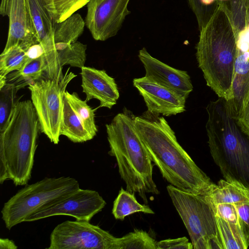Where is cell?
<instances>
[{"instance_id": "cell-33", "label": "cell", "mask_w": 249, "mask_h": 249, "mask_svg": "<svg viewBox=\"0 0 249 249\" xmlns=\"http://www.w3.org/2000/svg\"><path fill=\"white\" fill-rule=\"evenodd\" d=\"M213 206L216 214L238 226V215L235 204L220 203Z\"/></svg>"}, {"instance_id": "cell-31", "label": "cell", "mask_w": 249, "mask_h": 249, "mask_svg": "<svg viewBox=\"0 0 249 249\" xmlns=\"http://www.w3.org/2000/svg\"><path fill=\"white\" fill-rule=\"evenodd\" d=\"M235 205L238 215V226L248 248L249 246V203L236 204Z\"/></svg>"}, {"instance_id": "cell-7", "label": "cell", "mask_w": 249, "mask_h": 249, "mask_svg": "<svg viewBox=\"0 0 249 249\" xmlns=\"http://www.w3.org/2000/svg\"><path fill=\"white\" fill-rule=\"evenodd\" d=\"M167 190L187 229L193 249H221L214 208L206 196L171 184Z\"/></svg>"}, {"instance_id": "cell-12", "label": "cell", "mask_w": 249, "mask_h": 249, "mask_svg": "<svg viewBox=\"0 0 249 249\" xmlns=\"http://www.w3.org/2000/svg\"><path fill=\"white\" fill-rule=\"evenodd\" d=\"M130 0H90L85 21L95 40L105 41L116 35L131 13Z\"/></svg>"}, {"instance_id": "cell-17", "label": "cell", "mask_w": 249, "mask_h": 249, "mask_svg": "<svg viewBox=\"0 0 249 249\" xmlns=\"http://www.w3.org/2000/svg\"><path fill=\"white\" fill-rule=\"evenodd\" d=\"M213 206L220 203H249V188L240 184L220 180L205 195Z\"/></svg>"}, {"instance_id": "cell-2", "label": "cell", "mask_w": 249, "mask_h": 249, "mask_svg": "<svg viewBox=\"0 0 249 249\" xmlns=\"http://www.w3.org/2000/svg\"><path fill=\"white\" fill-rule=\"evenodd\" d=\"M206 110L208 142L214 161L226 180L249 188V135L238 124L226 100L211 101Z\"/></svg>"}, {"instance_id": "cell-3", "label": "cell", "mask_w": 249, "mask_h": 249, "mask_svg": "<svg viewBox=\"0 0 249 249\" xmlns=\"http://www.w3.org/2000/svg\"><path fill=\"white\" fill-rule=\"evenodd\" d=\"M199 31L196 47L198 67L207 86L219 98L231 101L237 47L229 19L218 6Z\"/></svg>"}, {"instance_id": "cell-8", "label": "cell", "mask_w": 249, "mask_h": 249, "mask_svg": "<svg viewBox=\"0 0 249 249\" xmlns=\"http://www.w3.org/2000/svg\"><path fill=\"white\" fill-rule=\"evenodd\" d=\"M70 70L57 79L43 77L28 86L40 131L55 144L61 136L64 94L68 84L77 76Z\"/></svg>"}, {"instance_id": "cell-23", "label": "cell", "mask_w": 249, "mask_h": 249, "mask_svg": "<svg viewBox=\"0 0 249 249\" xmlns=\"http://www.w3.org/2000/svg\"><path fill=\"white\" fill-rule=\"evenodd\" d=\"M215 219L221 249H247L238 225L228 222L216 214Z\"/></svg>"}, {"instance_id": "cell-11", "label": "cell", "mask_w": 249, "mask_h": 249, "mask_svg": "<svg viewBox=\"0 0 249 249\" xmlns=\"http://www.w3.org/2000/svg\"><path fill=\"white\" fill-rule=\"evenodd\" d=\"M30 13L38 42L44 50L46 68L45 76L56 79L62 73L53 39L54 9L52 0H28Z\"/></svg>"}, {"instance_id": "cell-9", "label": "cell", "mask_w": 249, "mask_h": 249, "mask_svg": "<svg viewBox=\"0 0 249 249\" xmlns=\"http://www.w3.org/2000/svg\"><path fill=\"white\" fill-rule=\"evenodd\" d=\"M116 238L89 221L66 220L53 229L47 248L114 249Z\"/></svg>"}, {"instance_id": "cell-6", "label": "cell", "mask_w": 249, "mask_h": 249, "mask_svg": "<svg viewBox=\"0 0 249 249\" xmlns=\"http://www.w3.org/2000/svg\"><path fill=\"white\" fill-rule=\"evenodd\" d=\"M79 188L78 181L70 177L45 178L27 184L3 205L1 217L6 228L10 230L41 208Z\"/></svg>"}, {"instance_id": "cell-1", "label": "cell", "mask_w": 249, "mask_h": 249, "mask_svg": "<svg viewBox=\"0 0 249 249\" xmlns=\"http://www.w3.org/2000/svg\"><path fill=\"white\" fill-rule=\"evenodd\" d=\"M135 127L151 161L171 185L195 194L208 192L214 183L180 145L163 117L147 111L135 117Z\"/></svg>"}, {"instance_id": "cell-25", "label": "cell", "mask_w": 249, "mask_h": 249, "mask_svg": "<svg viewBox=\"0 0 249 249\" xmlns=\"http://www.w3.org/2000/svg\"><path fill=\"white\" fill-rule=\"evenodd\" d=\"M114 249H157V242L146 231L135 230L117 237Z\"/></svg>"}, {"instance_id": "cell-30", "label": "cell", "mask_w": 249, "mask_h": 249, "mask_svg": "<svg viewBox=\"0 0 249 249\" xmlns=\"http://www.w3.org/2000/svg\"><path fill=\"white\" fill-rule=\"evenodd\" d=\"M56 23H60L87 5L90 0H52Z\"/></svg>"}, {"instance_id": "cell-20", "label": "cell", "mask_w": 249, "mask_h": 249, "mask_svg": "<svg viewBox=\"0 0 249 249\" xmlns=\"http://www.w3.org/2000/svg\"><path fill=\"white\" fill-rule=\"evenodd\" d=\"M63 121L60 135L73 142L80 143L91 140L93 137L84 126L81 120L64 95Z\"/></svg>"}, {"instance_id": "cell-10", "label": "cell", "mask_w": 249, "mask_h": 249, "mask_svg": "<svg viewBox=\"0 0 249 249\" xmlns=\"http://www.w3.org/2000/svg\"><path fill=\"white\" fill-rule=\"evenodd\" d=\"M106 205V202L98 192L79 188L30 215L24 222H33L55 215H69L77 220L90 221Z\"/></svg>"}, {"instance_id": "cell-18", "label": "cell", "mask_w": 249, "mask_h": 249, "mask_svg": "<svg viewBox=\"0 0 249 249\" xmlns=\"http://www.w3.org/2000/svg\"><path fill=\"white\" fill-rule=\"evenodd\" d=\"M46 68L43 55L36 59H29L20 70L7 74V83L13 84L18 91L43 78Z\"/></svg>"}, {"instance_id": "cell-4", "label": "cell", "mask_w": 249, "mask_h": 249, "mask_svg": "<svg viewBox=\"0 0 249 249\" xmlns=\"http://www.w3.org/2000/svg\"><path fill=\"white\" fill-rule=\"evenodd\" d=\"M135 116L124 108L106 124L110 150L116 160L119 173L126 190L137 193L147 204V194L159 195L153 178V164L135 127Z\"/></svg>"}, {"instance_id": "cell-32", "label": "cell", "mask_w": 249, "mask_h": 249, "mask_svg": "<svg viewBox=\"0 0 249 249\" xmlns=\"http://www.w3.org/2000/svg\"><path fill=\"white\" fill-rule=\"evenodd\" d=\"M236 119L243 130L249 135V86L242 98Z\"/></svg>"}, {"instance_id": "cell-26", "label": "cell", "mask_w": 249, "mask_h": 249, "mask_svg": "<svg viewBox=\"0 0 249 249\" xmlns=\"http://www.w3.org/2000/svg\"><path fill=\"white\" fill-rule=\"evenodd\" d=\"M26 51L19 46L3 51L0 55V76H6L11 72L20 70L30 59Z\"/></svg>"}, {"instance_id": "cell-14", "label": "cell", "mask_w": 249, "mask_h": 249, "mask_svg": "<svg viewBox=\"0 0 249 249\" xmlns=\"http://www.w3.org/2000/svg\"><path fill=\"white\" fill-rule=\"evenodd\" d=\"M133 84L143 97L148 111L169 116L185 110L186 99L176 92L145 76L134 79Z\"/></svg>"}, {"instance_id": "cell-13", "label": "cell", "mask_w": 249, "mask_h": 249, "mask_svg": "<svg viewBox=\"0 0 249 249\" xmlns=\"http://www.w3.org/2000/svg\"><path fill=\"white\" fill-rule=\"evenodd\" d=\"M0 14L9 19L8 36L3 51L15 46L27 50L32 45L39 43L28 0H1Z\"/></svg>"}, {"instance_id": "cell-19", "label": "cell", "mask_w": 249, "mask_h": 249, "mask_svg": "<svg viewBox=\"0 0 249 249\" xmlns=\"http://www.w3.org/2000/svg\"><path fill=\"white\" fill-rule=\"evenodd\" d=\"M85 26V20L79 14H74L65 20L56 23L53 33L56 51L77 41Z\"/></svg>"}, {"instance_id": "cell-28", "label": "cell", "mask_w": 249, "mask_h": 249, "mask_svg": "<svg viewBox=\"0 0 249 249\" xmlns=\"http://www.w3.org/2000/svg\"><path fill=\"white\" fill-rule=\"evenodd\" d=\"M0 99V131L6 125L10 119L16 102L18 91L13 84L7 83L1 89Z\"/></svg>"}, {"instance_id": "cell-27", "label": "cell", "mask_w": 249, "mask_h": 249, "mask_svg": "<svg viewBox=\"0 0 249 249\" xmlns=\"http://www.w3.org/2000/svg\"><path fill=\"white\" fill-rule=\"evenodd\" d=\"M87 45L79 41L70 44L57 50L61 67L69 65L81 68L86 61Z\"/></svg>"}, {"instance_id": "cell-35", "label": "cell", "mask_w": 249, "mask_h": 249, "mask_svg": "<svg viewBox=\"0 0 249 249\" xmlns=\"http://www.w3.org/2000/svg\"><path fill=\"white\" fill-rule=\"evenodd\" d=\"M44 54V50L39 43L32 45L26 51V55L30 59L37 58Z\"/></svg>"}, {"instance_id": "cell-21", "label": "cell", "mask_w": 249, "mask_h": 249, "mask_svg": "<svg viewBox=\"0 0 249 249\" xmlns=\"http://www.w3.org/2000/svg\"><path fill=\"white\" fill-rule=\"evenodd\" d=\"M228 17L235 38L248 28L249 0H217Z\"/></svg>"}, {"instance_id": "cell-29", "label": "cell", "mask_w": 249, "mask_h": 249, "mask_svg": "<svg viewBox=\"0 0 249 249\" xmlns=\"http://www.w3.org/2000/svg\"><path fill=\"white\" fill-rule=\"evenodd\" d=\"M195 14L199 30L209 21L217 9V0H188Z\"/></svg>"}, {"instance_id": "cell-34", "label": "cell", "mask_w": 249, "mask_h": 249, "mask_svg": "<svg viewBox=\"0 0 249 249\" xmlns=\"http://www.w3.org/2000/svg\"><path fill=\"white\" fill-rule=\"evenodd\" d=\"M157 249H192V243L186 237L168 239L157 242Z\"/></svg>"}, {"instance_id": "cell-37", "label": "cell", "mask_w": 249, "mask_h": 249, "mask_svg": "<svg viewBox=\"0 0 249 249\" xmlns=\"http://www.w3.org/2000/svg\"><path fill=\"white\" fill-rule=\"evenodd\" d=\"M248 27H249V17H248Z\"/></svg>"}, {"instance_id": "cell-16", "label": "cell", "mask_w": 249, "mask_h": 249, "mask_svg": "<svg viewBox=\"0 0 249 249\" xmlns=\"http://www.w3.org/2000/svg\"><path fill=\"white\" fill-rule=\"evenodd\" d=\"M81 87L87 102L99 101V107L111 108L116 104L120 94L115 79L104 70L83 66L81 68Z\"/></svg>"}, {"instance_id": "cell-5", "label": "cell", "mask_w": 249, "mask_h": 249, "mask_svg": "<svg viewBox=\"0 0 249 249\" xmlns=\"http://www.w3.org/2000/svg\"><path fill=\"white\" fill-rule=\"evenodd\" d=\"M40 127L30 100L18 101L0 131V183L26 185L31 178Z\"/></svg>"}, {"instance_id": "cell-15", "label": "cell", "mask_w": 249, "mask_h": 249, "mask_svg": "<svg viewBox=\"0 0 249 249\" xmlns=\"http://www.w3.org/2000/svg\"><path fill=\"white\" fill-rule=\"evenodd\" d=\"M138 57L144 67L145 77L188 98L193 86L187 71L163 63L152 56L145 48L139 51Z\"/></svg>"}, {"instance_id": "cell-36", "label": "cell", "mask_w": 249, "mask_h": 249, "mask_svg": "<svg viewBox=\"0 0 249 249\" xmlns=\"http://www.w3.org/2000/svg\"><path fill=\"white\" fill-rule=\"evenodd\" d=\"M18 247L13 240L8 238L0 239V249H17Z\"/></svg>"}, {"instance_id": "cell-24", "label": "cell", "mask_w": 249, "mask_h": 249, "mask_svg": "<svg viewBox=\"0 0 249 249\" xmlns=\"http://www.w3.org/2000/svg\"><path fill=\"white\" fill-rule=\"evenodd\" d=\"M64 95L81 120L85 128L94 138L98 132L95 121L96 108L94 109L89 106L87 102L81 99L76 92L70 93L66 90Z\"/></svg>"}, {"instance_id": "cell-22", "label": "cell", "mask_w": 249, "mask_h": 249, "mask_svg": "<svg viewBox=\"0 0 249 249\" xmlns=\"http://www.w3.org/2000/svg\"><path fill=\"white\" fill-rule=\"evenodd\" d=\"M137 212L154 214L149 206L138 202L134 194L121 188L113 202L112 213L114 217L116 219L123 220L126 216Z\"/></svg>"}]
</instances>
